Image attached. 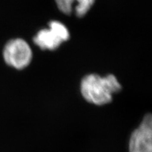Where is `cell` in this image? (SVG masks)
<instances>
[{
  "instance_id": "1",
  "label": "cell",
  "mask_w": 152,
  "mask_h": 152,
  "mask_svg": "<svg viewBox=\"0 0 152 152\" xmlns=\"http://www.w3.org/2000/svg\"><path fill=\"white\" fill-rule=\"evenodd\" d=\"M121 90V84L111 74L105 77L90 74L81 81L82 95L87 102L94 105L102 106L110 103L113 99V94Z\"/></svg>"
},
{
  "instance_id": "2",
  "label": "cell",
  "mask_w": 152,
  "mask_h": 152,
  "mask_svg": "<svg viewBox=\"0 0 152 152\" xmlns=\"http://www.w3.org/2000/svg\"><path fill=\"white\" fill-rule=\"evenodd\" d=\"M49 26V29L39 30L33 38L35 45L42 50H54L69 39L68 28L61 22L53 20Z\"/></svg>"
},
{
  "instance_id": "3",
  "label": "cell",
  "mask_w": 152,
  "mask_h": 152,
  "mask_svg": "<svg viewBox=\"0 0 152 152\" xmlns=\"http://www.w3.org/2000/svg\"><path fill=\"white\" fill-rule=\"evenodd\" d=\"M3 57L9 66L21 70L29 65L33 54L28 44L24 39H14L6 44Z\"/></svg>"
},
{
  "instance_id": "4",
  "label": "cell",
  "mask_w": 152,
  "mask_h": 152,
  "mask_svg": "<svg viewBox=\"0 0 152 152\" xmlns=\"http://www.w3.org/2000/svg\"><path fill=\"white\" fill-rule=\"evenodd\" d=\"M129 152H152V118L144 116L140 126L131 134Z\"/></svg>"
},
{
  "instance_id": "5",
  "label": "cell",
  "mask_w": 152,
  "mask_h": 152,
  "mask_svg": "<svg viewBox=\"0 0 152 152\" xmlns=\"http://www.w3.org/2000/svg\"><path fill=\"white\" fill-rule=\"evenodd\" d=\"M55 1L62 13L66 15L75 13L76 16L81 18L86 15L95 0H55Z\"/></svg>"
}]
</instances>
